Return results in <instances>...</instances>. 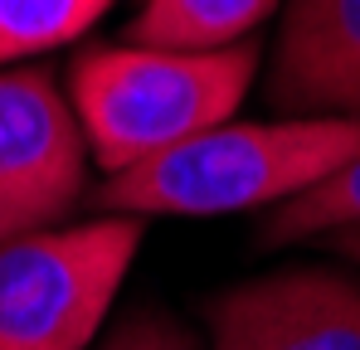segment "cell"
<instances>
[{"label": "cell", "mask_w": 360, "mask_h": 350, "mask_svg": "<svg viewBox=\"0 0 360 350\" xmlns=\"http://www.w3.org/2000/svg\"><path fill=\"white\" fill-rule=\"evenodd\" d=\"M360 156V117L219 122L171 151L108 175L93 195L108 214L214 219L297 200Z\"/></svg>", "instance_id": "6da1fadb"}, {"label": "cell", "mask_w": 360, "mask_h": 350, "mask_svg": "<svg viewBox=\"0 0 360 350\" xmlns=\"http://www.w3.org/2000/svg\"><path fill=\"white\" fill-rule=\"evenodd\" d=\"M253 44H229L210 54L103 44L73 58L68 103L93 161L117 175L229 122L253 83Z\"/></svg>", "instance_id": "7a4b0ae2"}, {"label": "cell", "mask_w": 360, "mask_h": 350, "mask_svg": "<svg viewBox=\"0 0 360 350\" xmlns=\"http://www.w3.org/2000/svg\"><path fill=\"white\" fill-rule=\"evenodd\" d=\"M141 248V219L103 214L0 243V350H83Z\"/></svg>", "instance_id": "3957f363"}, {"label": "cell", "mask_w": 360, "mask_h": 350, "mask_svg": "<svg viewBox=\"0 0 360 350\" xmlns=\"http://www.w3.org/2000/svg\"><path fill=\"white\" fill-rule=\"evenodd\" d=\"M88 141L49 68H0V195L34 229L83 195Z\"/></svg>", "instance_id": "277c9868"}, {"label": "cell", "mask_w": 360, "mask_h": 350, "mask_svg": "<svg viewBox=\"0 0 360 350\" xmlns=\"http://www.w3.org/2000/svg\"><path fill=\"white\" fill-rule=\"evenodd\" d=\"M210 350H360V283L283 268L210 302Z\"/></svg>", "instance_id": "5b68a950"}, {"label": "cell", "mask_w": 360, "mask_h": 350, "mask_svg": "<svg viewBox=\"0 0 360 350\" xmlns=\"http://www.w3.org/2000/svg\"><path fill=\"white\" fill-rule=\"evenodd\" d=\"M268 103L283 117H360V0H288Z\"/></svg>", "instance_id": "8992f818"}, {"label": "cell", "mask_w": 360, "mask_h": 350, "mask_svg": "<svg viewBox=\"0 0 360 350\" xmlns=\"http://www.w3.org/2000/svg\"><path fill=\"white\" fill-rule=\"evenodd\" d=\"M278 0H146L141 15L131 20L127 44L146 49H185V54H210L243 44Z\"/></svg>", "instance_id": "52a82bcc"}, {"label": "cell", "mask_w": 360, "mask_h": 350, "mask_svg": "<svg viewBox=\"0 0 360 350\" xmlns=\"http://www.w3.org/2000/svg\"><path fill=\"white\" fill-rule=\"evenodd\" d=\"M112 0H0V68L88 34Z\"/></svg>", "instance_id": "ba28073f"}, {"label": "cell", "mask_w": 360, "mask_h": 350, "mask_svg": "<svg viewBox=\"0 0 360 350\" xmlns=\"http://www.w3.org/2000/svg\"><path fill=\"white\" fill-rule=\"evenodd\" d=\"M360 224V156L346 161L336 175L311 185L297 200H283L263 219V243H297L311 233H336Z\"/></svg>", "instance_id": "9c48e42d"}, {"label": "cell", "mask_w": 360, "mask_h": 350, "mask_svg": "<svg viewBox=\"0 0 360 350\" xmlns=\"http://www.w3.org/2000/svg\"><path fill=\"white\" fill-rule=\"evenodd\" d=\"M103 350H195V341H190V331L180 321H171V316L136 311V316H127L117 331L108 336Z\"/></svg>", "instance_id": "30bf717a"}, {"label": "cell", "mask_w": 360, "mask_h": 350, "mask_svg": "<svg viewBox=\"0 0 360 350\" xmlns=\"http://www.w3.org/2000/svg\"><path fill=\"white\" fill-rule=\"evenodd\" d=\"M25 229H34V224H30V214H20V209L0 195V243H5V238H15V233H25Z\"/></svg>", "instance_id": "8fae6325"}, {"label": "cell", "mask_w": 360, "mask_h": 350, "mask_svg": "<svg viewBox=\"0 0 360 350\" xmlns=\"http://www.w3.org/2000/svg\"><path fill=\"white\" fill-rule=\"evenodd\" d=\"M331 238H336V248H341L346 258H356V263H360V224H356V229H336Z\"/></svg>", "instance_id": "7c38bea8"}]
</instances>
